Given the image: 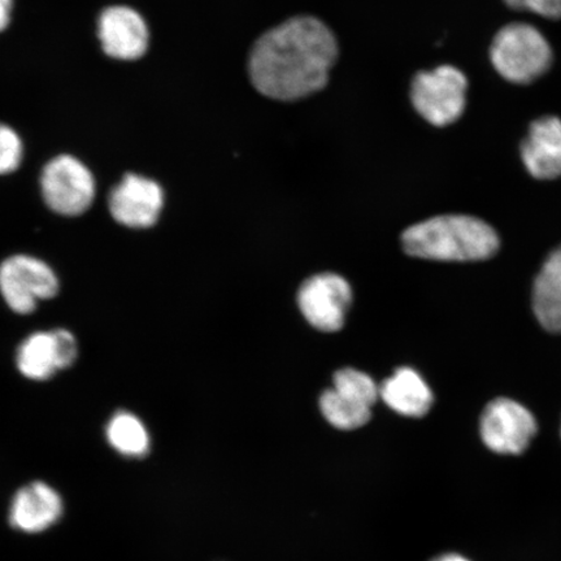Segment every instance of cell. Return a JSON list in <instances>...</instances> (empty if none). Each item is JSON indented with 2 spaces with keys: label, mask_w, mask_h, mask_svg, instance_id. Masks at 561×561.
Returning a JSON list of instances; mask_svg holds the SVG:
<instances>
[{
  "label": "cell",
  "mask_w": 561,
  "mask_h": 561,
  "mask_svg": "<svg viewBox=\"0 0 561 561\" xmlns=\"http://www.w3.org/2000/svg\"><path fill=\"white\" fill-rule=\"evenodd\" d=\"M339 58L335 35L319 19L297 16L264 33L252 46V85L271 100L291 102L328 85Z\"/></svg>",
  "instance_id": "cell-1"
},
{
  "label": "cell",
  "mask_w": 561,
  "mask_h": 561,
  "mask_svg": "<svg viewBox=\"0 0 561 561\" xmlns=\"http://www.w3.org/2000/svg\"><path fill=\"white\" fill-rule=\"evenodd\" d=\"M407 255L438 262H481L493 257L501 238L486 221L468 215L432 217L405 229Z\"/></svg>",
  "instance_id": "cell-2"
},
{
  "label": "cell",
  "mask_w": 561,
  "mask_h": 561,
  "mask_svg": "<svg viewBox=\"0 0 561 561\" xmlns=\"http://www.w3.org/2000/svg\"><path fill=\"white\" fill-rule=\"evenodd\" d=\"M490 60L504 80L529 85L549 72L553 53L550 42L536 26L511 23L491 42Z\"/></svg>",
  "instance_id": "cell-3"
},
{
  "label": "cell",
  "mask_w": 561,
  "mask_h": 561,
  "mask_svg": "<svg viewBox=\"0 0 561 561\" xmlns=\"http://www.w3.org/2000/svg\"><path fill=\"white\" fill-rule=\"evenodd\" d=\"M467 90L468 80L460 69L440 66L413 77L411 102L424 121L444 128L458 122L465 114Z\"/></svg>",
  "instance_id": "cell-4"
},
{
  "label": "cell",
  "mask_w": 561,
  "mask_h": 561,
  "mask_svg": "<svg viewBox=\"0 0 561 561\" xmlns=\"http://www.w3.org/2000/svg\"><path fill=\"white\" fill-rule=\"evenodd\" d=\"M59 293V278L50 265L31 255H13L0 264V294L13 312L30 314L39 301Z\"/></svg>",
  "instance_id": "cell-5"
},
{
  "label": "cell",
  "mask_w": 561,
  "mask_h": 561,
  "mask_svg": "<svg viewBox=\"0 0 561 561\" xmlns=\"http://www.w3.org/2000/svg\"><path fill=\"white\" fill-rule=\"evenodd\" d=\"M537 433L535 415L514 399L496 398L482 412L481 439L496 455L522 456L529 450Z\"/></svg>",
  "instance_id": "cell-6"
},
{
  "label": "cell",
  "mask_w": 561,
  "mask_h": 561,
  "mask_svg": "<svg viewBox=\"0 0 561 561\" xmlns=\"http://www.w3.org/2000/svg\"><path fill=\"white\" fill-rule=\"evenodd\" d=\"M42 195L48 208L62 216H79L95 199L94 175L79 159L69 156L48 161L41 175Z\"/></svg>",
  "instance_id": "cell-7"
},
{
  "label": "cell",
  "mask_w": 561,
  "mask_h": 561,
  "mask_svg": "<svg viewBox=\"0 0 561 561\" xmlns=\"http://www.w3.org/2000/svg\"><path fill=\"white\" fill-rule=\"evenodd\" d=\"M351 304L353 290L350 284L334 273H321L306 279L298 291L301 313L320 332L341 331Z\"/></svg>",
  "instance_id": "cell-8"
},
{
  "label": "cell",
  "mask_w": 561,
  "mask_h": 561,
  "mask_svg": "<svg viewBox=\"0 0 561 561\" xmlns=\"http://www.w3.org/2000/svg\"><path fill=\"white\" fill-rule=\"evenodd\" d=\"M79 355L75 335L66 329L33 333L21 343L16 366L32 381H46L56 371L73 366Z\"/></svg>",
  "instance_id": "cell-9"
},
{
  "label": "cell",
  "mask_w": 561,
  "mask_h": 561,
  "mask_svg": "<svg viewBox=\"0 0 561 561\" xmlns=\"http://www.w3.org/2000/svg\"><path fill=\"white\" fill-rule=\"evenodd\" d=\"M163 206V188L158 182L138 174H126L121 184L112 188L108 199L114 220L131 229L156 226Z\"/></svg>",
  "instance_id": "cell-10"
},
{
  "label": "cell",
  "mask_w": 561,
  "mask_h": 561,
  "mask_svg": "<svg viewBox=\"0 0 561 561\" xmlns=\"http://www.w3.org/2000/svg\"><path fill=\"white\" fill-rule=\"evenodd\" d=\"M98 37L103 51L118 60L142 58L149 47V27L139 13L129 7L105 9L98 20Z\"/></svg>",
  "instance_id": "cell-11"
},
{
  "label": "cell",
  "mask_w": 561,
  "mask_h": 561,
  "mask_svg": "<svg viewBox=\"0 0 561 561\" xmlns=\"http://www.w3.org/2000/svg\"><path fill=\"white\" fill-rule=\"evenodd\" d=\"M522 160L525 170L541 181L561 178V118L543 116L529 126L523 140Z\"/></svg>",
  "instance_id": "cell-12"
},
{
  "label": "cell",
  "mask_w": 561,
  "mask_h": 561,
  "mask_svg": "<svg viewBox=\"0 0 561 561\" xmlns=\"http://www.w3.org/2000/svg\"><path fill=\"white\" fill-rule=\"evenodd\" d=\"M61 514L62 501L58 491L45 482L35 481L13 496L10 524L20 531L34 535L51 528Z\"/></svg>",
  "instance_id": "cell-13"
},
{
  "label": "cell",
  "mask_w": 561,
  "mask_h": 561,
  "mask_svg": "<svg viewBox=\"0 0 561 561\" xmlns=\"http://www.w3.org/2000/svg\"><path fill=\"white\" fill-rule=\"evenodd\" d=\"M380 397L392 411L407 417H423L431 411L434 398L430 386L416 370L399 368L380 386Z\"/></svg>",
  "instance_id": "cell-14"
},
{
  "label": "cell",
  "mask_w": 561,
  "mask_h": 561,
  "mask_svg": "<svg viewBox=\"0 0 561 561\" xmlns=\"http://www.w3.org/2000/svg\"><path fill=\"white\" fill-rule=\"evenodd\" d=\"M531 307L547 332L561 333V244L546 257L535 278Z\"/></svg>",
  "instance_id": "cell-15"
},
{
  "label": "cell",
  "mask_w": 561,
  "mask_h": 561,
  "mask_svg": "<svg viewBox=\"0 0 561 561\" xmlns=\"http://www.w3.org/2000/svg\"><path fill=\"white\" fill-rule=\"evenodd\" d=\"M105 436L114 450L128 458H144L150 450V434L138 416L130 412L115 413L105 427Z\"/></svg>",
  "instance_id": "cell-16"
},
{
  "label": "cell",
  "mask_w": 561,
  "mask_h": 561,
  "mask_svg": "<svg viewBox=\"0 0 561 561\" xmlns=\"http://www.w3.org/2000/svg\"><path fill=\"white\" fill-rule=\"evenodd\" d=\"M320 410L329 423L341 431L357 430L368 424L371 417L369 407L350 401L334 389L322 392Z\"/></svg>",
  "instance_id": "cell-17"
},
{
  "label": "cell",
  "mask_w": 561,
  "mask_h": 561,
  "mask_svg": "<svg viewBox=\"0 0 561 561\" xmlns=\"http://www.w3.org/2000/svg\"><path fill=\"white\" fill-rule=\"evenodd\" d=\"M333 382V389L340 396L355 403L369 407V409L377 402V398L380 397V388L371 380V377L354 368L335 371Z\"/></svg>",
  "instance_id": "cell-18"
},
{
  "label": "cell",
  "mask_w": 561,
  "mask_h": 561,
  "mask_svg": "<svg viewBox=\"0 0 561 561\" xmlns=\"http://www.w3.org/2000/svg\"><path fill=\"white\" fill-rule=\"evenodd\" d=\"M23 160V142L18 133L0 124V174L16 171Z\"/></svg>",
  "instance_id": "cell-19"
},
{
  "label": "cell",
  "mask_w": 561,
  "mask_h": 561,
  "mask_svg": "<svg viewBox=\"0 0 561 561\" xmlns=\"http://www.w3.org/2000/svg\"><path fill=\"white\" fill-rule=\"evenodd\" d=\"M511 9L528 11L546 19H561V0H504Z\"/></svg>",
  "instance_id": "cell-20"
},
{
  "label": "cell",
  "mask_w": 561,
  "mask_h": 561,
  "mask_svg": "<svg viewBox=\"0 0 561 561\" xmlns=\"http://www.w3.org/2000/svg\"><path fill=\"white\" fill-rule=\"evenodd\" d=\"M13 0H0V32L9 26L11 21Z\"/></svg>",
  "instance_id": "cell-21"
},
{
  "label": "cell",
  "mask_w": 561,
  "mask_h": 561,
  "mask_svg": "<svg viewBox=\"0 0 561 561\" xmlns=\"http://www.w3.org/2000/svg\"><path fill=\"white\" fill-rule=\"evenodd\" d=\"M432 561H473V560L469 559L466 556H462V553H459V552H446V553H442V556L437 557L436 559H433Z\"/></svg>",
  "instance_id": "cell-22"
}]
</instances>
